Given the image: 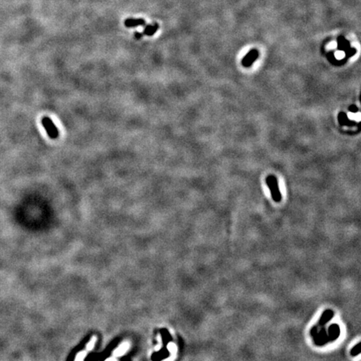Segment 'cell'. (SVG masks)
<instances>
[{"label": "cell", "instance_id": "obj_1", "mask_svg": "<svg viewBox=\"0 0 361 361\" xmlns=\"http://www.w3.org/2000/svg\"><path fill=\"white\" fill-rule=\"evenodd\" d=\"M266 184L270 190L272 198L274 201L279 202L282 200V195H281L279 187L278 184V180L274 176H268L266 177Z\"/></svg>", "mask_w": 361, "mask_h": 361}, {"label": "cell", "instance_id": "obj_2", "mask_svg": "<svg viewBox=\"0 0 361 361\" xmlns=\"http://www.w3.org/2000/svg\"><path fill=\"white\" fill-rule=\"evenodd\" d=\"M42 125L44 128L45 131L47 132V135H49V138L51 139H57L59 137V131L57 129L56 126L53 124V122L49 117L44 116L42 118L41 120Z\"/></svg>", "mask_w": 361, "mask_h": 361}, {"label": "cell", "instance_id": "obj_3", "mask_svg": "<svg viewBox=\"0 0 361 361\" xmlns=\"http://www.w3.org/2000/svg\"><path fill=\"white\" fill-rule=\"evenodd\" d=\"M258 57V52L257 50H252V51H250L244 57V59L242 60V65L245 67L251 66L252 64L253 63L255 60H257Z\"/></svg>", "mask_w": 361, "mask_h": 361}, {"label": "cell", "instance_id": "obj_4", "mask_svg": "<svg viewBox=\"0 0 361 361\" xmlns=\"http://www.w3.org/2000/svg\"><path fill=\"white\" fill-rule=\"evenodd\" d=\"M338 120L340 126H353L356 125V123L353 120H349L348 115L344 112H339L338 115Z\"/></svg>", "mask_w": 361, "mask_h": 361}, {"label": "cell", "instance_id": "obj_5", "mask_svg": "<svg viewBox=\"0 0 361 361\" xmlns=\"http://www.w3.org/2000/svg\"><path fill=\"white\" fill-rule=\"evenodd\" d=\"M125 25L127 28H135L146 25V21L143 19H127L125 20Z\"/></svg>", "mask_w": 361, "mask_h": 361}, {"label": "cell", "instance_id": "obj_6", "mask_svg": "<svg viewBox=\"0 0 361 361\" xmlns=\"http://www.w3.org/2000/svg\"><path fill=\"white\" fill-rule=\"evenodd\" d=\"M158 28H159V24L157 23H152L151 24H147L145 27L142 34L147 35V36H152L158 30Z\"/></svg>", "mask_w": 361, "mask_h": 361}, {"label": "cell", "instance_id": "obj_7", "mask_svg": "<svg viewBox=\"0 0 361 361\" xmlns=\"http://www.w3.org/2000/svg\"><path fill=\"white\" fill-rule=\"evenodd\" d=\"M349 110L350 112H352V113H357V112L359 111V109H358V107L356 106H354V105H351L349 107Z\"/></svg>", "mask_w": 361, "mask_h": 361}, {"label": "cell", "instance_id": "obj_8", "mask_svg": "<svg viewBox=\"0 0 361 361\" xmlns=\"http://www.w3.org/2000/svg\"><path fill=\"white\" fill-rule=\"evenodd\" d=\"M143 37V34L142 33H140V32H135V38L136 39V40H140Z\"/></svg>", "mask_w": 361, "mask_h": 361}]
</instances>
